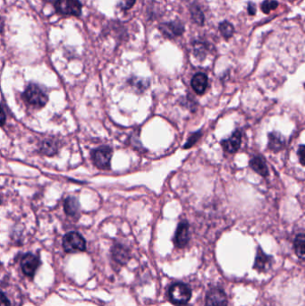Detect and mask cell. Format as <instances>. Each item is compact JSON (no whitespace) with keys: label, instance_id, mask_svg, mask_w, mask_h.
I'll return each instance as SVG.
<instances>
[{"label":"cell","instance_id":"30bf717a","mask_svg":"<svg viewBox=\"0 0 305 306\" xmlns=\"http://www.w3.org/2000/svg\"><path fill=\"white\" fill-rule=\"evenodd\" d=\"M242 143V131H234L232 135L227 139L223 140L221 142V145L224 149V151L233 154L238 151L239 148L241 146Z\"/></svg>","mask_w":305,"mask_h":306},{"label":"cell","instance_id":"7a4b0ae2","mask_svg":"<svg viewBox=\"0 0 305 306\" xmlns=\"http://www.w3.org/2000/svg\"><path fill=\"white\" fill-rule=\"evenodd\" d=\"M63 247L67 252H84L86 249V242L79 233L70 232L64 236Z\"/></svg>","mask_w":305,"mask_h":306},{"label":"cell","instance_id":"8fae6325","mask_svg":"<svg viewBox=\"0 0 305 306\" xmlns=\"http://www.w3.org/2000/svg\"><path fill=\"white\" fill-rule=\"evenodd\" d=\"M272 265V257L268 256L259 247L255 258L253 268L259 271H267Z\"/></svg>","mask_w":305,"mask_h":306},{"label":"cell","instance_id":"3957f363","mask_svg":"<svg viewBox=\"0 0 305 306\" xmlns=\"http://www.w3.org/2000/svg\"><path fill=\"white\" fill-rule=\"evenodd\" d=\"M24 98L30 105L42 108L48 101V97L37 84H31L26 89Z\"/></svg>","mask_w":305,"mask_h":306},{"label":"cell","instance_id":"9a60e30c","mask_svg":"<svg viewBox=\"0 0 305 306\" xmlns=\"http://www.w3.org/2000/svg\"><path fill=\"white\" fill-rule=\"evenodd\" d=\"M250 167H251L255 172L258 173L259 175L262 176H268V169L263 158L256 156L250 160Z\"/></svg>","mask_w":305,"mask_h":306},{"label":"cell","instance_id":"ba28073f","mask_svg":"<svg viewBox=\"0 0 305 306\" xmlns=\"http://www.w3.org/2000/svg\"><path fill=\"white\" fill-rule=\"evenodd\" d=\"M189 227V223L186 220H183L178 224L174 236V243L176 247L184 248L188 243L190 240Z\"/></svg>","mask_w":305,"mask_h":306},{"label":"cell","instance_id":"603a6c76","mask_svg":"<svg viewBox=\"0 0 305 306\" xmlns=\"http://www.w3.org/2000/svg\"><path fill=\"white\" fill-rule=\"evenodd\" d=\"M201 135H202L201 131H197L195 133L191 134L184 145V149H189V148L193 146L198 142V140L201 138Z\"/></svg>","mask_w":305,"mask_h":306},{"label":"cell","instance_id":"d6986e66","mask_svg":"<svg viewBox=\"0 0 305 306\" xmlns=\"http://www.w3.org/2000/svg\"><path fill=\"white\" fill-rule=\"evenodd\" d=\"M209 50L207 44L204 42H195L193 43V52L197 59L202 60L206 57V53Z\"/></svg>","mask_w":305,"mask_h":306},{"label":"cell","instance_id":"ac0fdd59","mask_svg":"<svg viewBox=\"0 0 305 306\" xmlns=\"http://www.w3.org/2000/svg\"><path fill=\"white\" fill-rule=\"evenodd\" d=\"M305 236L304 234H299L296 235L294 240V250L296 255L303 259L304 258Z\"/></svg>","mask_w":305,"mask_h":306},{"label":"cell","instance_id":"f546056e","mask_svg":"<svg viewBox=\"0 0 305 306\" xmlns=\"http://www.w3.org/2000/svg\"><path fill=\"white\" fill-rule=\"evenodd\" d=\"M5 21L2 17H0V34H2L3 30H4Z\"/></svg>","mask_w":305,"mask_h":306},{"label":"cell","instance_id":"4dcf8cb0","mask_svg":"<svg viewBox=\"0 0 305 306\" xmlns=\"http://www.w3.org/2000/svg\"><path fill=\"white\" fill-rule=\"evenodd\" d=\"M0 202H1V195H0Z\"/></svg>","mask_w":305,"mask_h":306},{"label":"cell","instance_id":"52a82bcc","mask_svg":"<svg viewBox=\"0 0 305 306\" xmlns=\"http://www.w3.org/2000/svg\"><path fill=\"white\" fill-rule=\"evenodd\" d=\"M40 265H41V260L39 259V257L34 255L33 253L30 252L26 253L22 258V270L27 277H34Z\"/></svg>","mask_w":305,"mask_h":306},{"label":"cell","instance_id":"ffe728a7","mask_svg":"<svg viewBox=\"0 0 305 306\" xmlns=\"http://www.w3.org/2000/svg\"><path fill=\"white\" fill-rule=\"evenodd\" d=\"M219 32L222 34V36L227 40V39L231 38L234 34V26H232L229 22H222L219 24Z\"/></svg>","mask_w":305,"mask_h":306},{"label":"cell","instance_id":"cb8c5ba5","mask_svg":"<svg viewBox=\"0 0 305 306\" xmlns=\"http://www.w3.org/2000/svg\"><path fill=\"white\" fill-rule=\"evenodd\" d=\"M135 1L136 0H120L119 7L123 10H128V9H131L134 7V5L135 4Z\"/></svg>","mask_w":305,"mask_h":306},{"label":"cell","instance_id":"4316f807","mask_svg":"<svg viewBox=\"0 0 305 306\" xmlns=\"http://www.w3.org/2000/svg\"><path fill=\"white\" fill-rule=\"evenodd\" d=\"M297 153H298V156H299L300 163L303 166V165H304V145H303V144L300 145Z\"/></svg>","mask_w":305,"mask_h":306},{"label":"cell","instance_id":"7c38bea8","mask_svg":"<svg viewBox=\"0 0 305 306\" xmlns=\"http://www.w3.org/2000/svg\"><path fill=\"white\" fill-rule=\"evenodd\" d=\"M111 253L114 260L119 264H126L130 259L129 250L125 245L120 243H117L114 245L111 250Z\"/></svg>","mask_w":305,"mask_h":306},{"label":"cell","instance_id":"277c9868","mask_svg":"<svg viewBox=\"0 0 305 306\" xmlns=\"http://www.w3.org/2000/svg\"><path fill=\"white\" fill-rule=\"evenodd\" d=\"M112 158V150L108 146H101L92 151V160L97 168L109 169Z\"/></svg>","mask_w":305,"mask_h":306},{"label":"cell","instance_id":"44dd1931","mask_svg":"<svg viewBox=\"0 0 305 306\" xmlns=\"http://www.w3.org/2000/svg\"><path fill=\"white\" fill-rule=\"evenodd\" d=\"M277 6H278V3L275 0H265L261 3L260 9L264 14L267 15L270 13L272 10H275L277 8Z\"/></svg>","mask_w":305,"mask_h":306},{"label":"cell","instance_id":"4fadbf2b","mask_svg":"<svg viewBox=\"0 0 305 306\" xmlns=\"http://www.w3.org/2000/svg\"><path fill=\"white\" fill-rule=\"evenodd\" d=\"M208 84H209L208 76L203 73L196 74L192 77V82H191L192 88L199 95H201L205 93L206 89L208 87Z\"/></svg>","mask_w":305,"mask_h":306},{"label":"cell","instance_id":"6da1fadb","mask_svg":"<svg viewBox=\"0 0 305 306\" xmlns=\"http://www.w3.org/2000/svg\"><path fill=\"white\" fill-rule=\"evenodd\" d=\"M169 300L176 305H184L192 297V290L184 283H175L168 290Z\"/></svg>","mask_w":305,"mask_h":306},{"label":"cell","instance_id":"9c48e42d","mask_svg":"<svg viewBox=\"0 0 305 306\" xmlns=\"http://www.w3.org/2000/svg\"><path fill=\"white\" fill-rule=\"evenodd\" d=\"M206 306H227L226 293L220 288H212L206 295Z\"/></svg>","mask_w":305,"mask_h":306},{"label":"cell","instance_id":"484cf974","mask_svg":"<svg viewBox=\"0 0 305 306\" xmlns=\"http://www.w3.org/2000/svg\"><path fill=\"white\" fill-rule=\"evenodd\" d=\"M0 306H11L9 298L6 296L3 292L0 291Z\"/></svg>","mask_w":305,"mask_h":306},{"label":"cell","instance_id":"f1b7e54d","mask_svg":"<svg viewBox=\"0 0 305 306\" xmlns=\"http://www.w3.org/2000/svg\"><path fill=\"white\" fill-rule=\"evenodd\" d=\"M5 123H6V114L0 106V126H3Z\"/></svg>","mask_w":305,"mask_h":306},{"label":"cell","instance_id":"2e32d148","mask_svg":"<svg viewBox=\"0 0 305 306\" xmlns=\"http://www.w3.org/2000/svg\"><path fill=\"white\" fill-rule=\"evenodd\" d=\"M65 211L68 216L76 217L79 214V202L75 197L67 198L65 201Z\"/></svg>","mask_w":305,"mask_h":306},{"label":"cell","instance_id":"8992f818","mask_svg":"<svg viewBox=\"0 0 305 306\" xmlns=\"http://www.w3.org/2000/svg\"><path fill=\"white\" fill-rule=\"evenodd\" d=\"M160 33L167 39H174L179 37L184 33V24L179 20L163 23L159 26Z\"/></svg>","mask_w":305,"mask_h":306},{"label":"cell","instance_id":"5b68a950","mask_svg":"<svg viewBox=\"0 0 305 306\" xmlns=\"http://www.w3.org/2000/svg\"><path fill=\"white\" fill-rule=\"evenodd\" d=\"M55 8L57 12L67 16L79 17L82 13V4L80 0H57Z\"/></svg>","mask_w":305,"mask_h":306},{"label":"cell","instance_id":"5bb4252c","mask_svg":"<svg viewBox=\"0 0 305 306\" xmlns=\"http://www.w3.org/2000/svg\"><path fill=\"white\" fill-rule=\"evenodd\" d=\"M285 145L284 138L277 132H272L268 134V149L273 151L283 150Z\"/></svg>","mask_w":305,"mask_h":306},{"label":"cell","instance_id":"83f0119b","mask_svg":"<svg viewBox=\"0 0 305 306\" xmlns=\"http://www.w3.org/2000/svg\"><path fill=\"white\" fill-rule=\"evenodd\" d=\"M247 11H248V14H249L250 16H254L255 14H256V6H255L253 3L250 2V3L248 4Z\"/></svg>","mask_w":305,"mask_h":306},{"label":"cell","instance_id":"e0dca14e","mask_svg":"<svg viewBox=\"0 0 305 306\" xmlns=\"http://www.w3.org/2000/svg\"><path fill=\"white\" fill-rule=\"evenodd\" d=\"M190 13L192 21L194 22L198 26H202L204 25L205 17L199 6L192 5L190 8Z\"/></svg>","mask_w":305,"mask_h":306},{"label":"cell","instance_id":"d4e9b609","mask_svg":"<svg viewBox=\"0 0 305 306\" xmlns=\"http://www.w3.org/2000/svg\"><path fill=\"white\" fill-rule=\"evenodd\" d=\"M131 84H133V86L134 85H137V89H138L139 91H144V90H146L147 87H148V84H147L146 82H142V80H134L133 79V81L131 82Z\"/></svg>","mask_w":305,"mask_h":306},{"label":"cell","instance_id":"7402d4cb","mask_svg":"<svg viewBox=\"0 0 305 306\" xmlns=\"http://www.w3.org/2000/svg\"><path fill=\"white\" fill-rule=\"evenodd\" d=\"M42 151L45 153V154H55V152L57 151V146L55 144L54 142L52 140H49V141H45L43 142V144L42 146Z\"/></svg>","mask_w":305,"mask_h":306}]
</instances>
